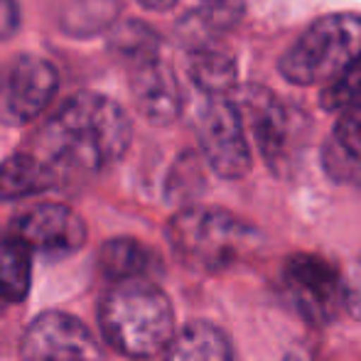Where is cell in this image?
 Here are the masks:
<instances>
[{
	"mask_svg": "<svg viewBox=\"0 0 361 361\" xmlns=\"http://www.w3.org/2000/svg\"><path fill=\"white\" fill-rule=\"evenodd\" d=\"M32 283V248L18 236H0V295L8 302L27 298Z\"/></svg>",
	"mask_w": 361,
	"mask_h": 361,
	"instance_id": "cell-18",
	"label": "cell"
},
{
	"mask_svg": "<svg viewBox=\"0 0 361 361\" xmlns=\"http://www.w3.org/2000/svg\"><path fill=\"white\" fill-rule=\"evenodd\" d=\"M62 175L35 150L13 152L0 162V202H18L54 190Z\"/></svg>",
	"mask_w": 361,
	"mask_h": 361,
	"instance_id": "cell-13",
	"label": "cell"
},
{
	"mask_svg": "<svg viewBox=\"0 0 361 361\" xmlns=\"http://www.w3.org/2000/svg\"><path fill=\"white\" fill-rule=\"evenodd\" d=\"M138 3L143 5L145 10H152V13H165V10H170L177 0H138Z\"/></svg>",
	"mask_w": 361,
	"mask_h": 361,
	"instance_id": "cell-24",
	"label": "cell"
},
{
	"mask_svg": "<svg viewBox=\"0 0 361 361\" xmlns=\"http://www.w3.org/2000/svg\"><path fill=\"white\" fill-rule=\"evenodd\" d=\"M111 47H114V52L118 57H123L128 64H133L145 57H152V54H160V39H157V35L147 25L133 20V23H126L114 35Z\"/></svg>",
	"mask_w": 361,
	"mask_h": 361,
	"instance_id": "cell-20",
	"label": "cell"
},
{
	"mask_svg": "<svg viewBox=\"0 0 361 361\" xmlns=\"http://www.w3.org/2000/svg\"><path fill=\"white\" fill-rule=\"evenodd\" d=\"M18 30H20L18 0H0V42L15 37Z\"/></svg>",
	"mask_w": 361,
	"mask_h": 361,
	"instance_id": "cell-22",
	"label": "cell"
},
{
	"mask_svg": "<svg viewBox=\"0 0 361 361\" xmlns=\"http://www.w3.org/2000/svg\"><path fill=\"white\" fill-rule=\"evenodd\" d=\"M118 10V0H69L59 13V27L72 37H91L114 25Z\"/></svg>",
	"mask_w": 361,
	"mask_h": 361,
	"instance_id": "cell-19",
	"label": "cell"
},
{
	"mask_svg": "<svg viewBox=\"0 0 361 361\" xmlns=\"http://www.w3.org/2000/svg\"><path fill=\"white\" fill-rule=\"evenodd\" d=\"M165 361H236L228 337L212 322H190L172 337Z\"/></svg>",
	"mask_w": 361,
	"mask_h": 361,
	"instance_id": "cell-16",
	"label": "cell"
},
{
	"mask_svg": "<svg viewBox=\"0 0 361 361\" xmlns=\"http://www.w3.org/2000/svg\"><path fill=\"white\" fill-rule=\"evenodd\" d=\"M167 243L185 268L224 273L241 266L261 246L253 224L216 207H187L167 221Z\"/></svg>",
	"mask_w": 361,
	"mask_h": 361,
	"instance_id": "cell-3",
	"label": "cell"
},
{
	"mask_svg": "<svg viewBox=\"0 0 361 361\" xmlns=\"http://www.w3.org/2000/svg\"><path fill=\"white\" fill-rule=\"evenodd\" d=\"M243 118L256 140L266 167L276 177H290L298 170L310 138V118L266 86H246L238 101Z\"/></svg>",
	"mask_w": 361,
	"mask_h": 361,
	"instance_id": "cell-5",
	"label": "cell"
},
{
	"mask_svg": "<svg viewBox=\"0 0 361 361\" xmlns=\"http://www.w3.org/2000/svg\"><path fill=\"white\" fill-rule=\"evenodd\" d=\"M243 15V8L228 0H207V5L190 10L185 18H180L175 35L185 47L200 49L212 47L216 39L231 32Z\"/></svg>",
	"mask_w": 361,
	"mask_h": 361,
	"instance_id": "cell-15",
	"label": "cell"
},
{
	"mask_svg": "<svg viewBox=\"0 0 361 361\" xmlns=\"http://www.w3.org/2000/svg\"><path fill=\"white\" fill-rule=\"evenodd\" d=\"M187 74L192 84L207 96H226L236 86V62L228 52L212 47L192 49L187 59Z\"/></svg>",
	"mask_w": 361,
	"mask_h": 361,
	"instance_id": "cell-17",
	"label": "cell"
},
{
	"mask_svg": "<svg viewBox=\"0 0 361 361\" xmlns=\"http://www.w3.org/2000/svg\"><path fill=\"white\" fill-rule=\"evenodd\" d=\"M10 233L44 256H72L86 243V224L64 204H37L10 221Z\"/></svg>",
	"mask_w": 361,
	"mask_h": 361,
	"instance_id": "cell-10",
	"label": "cell"
},
{
	"mask_svg": "<svg viewBox=\"0 0 361 361\" xmlns=\"http://www.w3.org/2000/svg\"><path fill=\"white\" fill-rule=\"evenodd\" d=\"M99 324L106 342L128 359H150L175 337V310L155 281H118L104 295Z\"/></svg>",
	"mask_w": 361,
	"mask_h": 361,
	"instance_id": "cell-2",
	"label": "cell"
},
{
	"mask_svg": "<svg viewBox=\"0 0 361 361\" xmlns=\"http://www.w3.org/2000/svg\"><path fill=\"white\" fill-rule=\"evenodd\" d=\"M347 312L361 319V256L354 261L352 273L347 276Z\"/></svg>",
	"mask_w": 361,
	"mask_h": 361,
	"instance_id": "cell-23",
	"label": "cell"
},
{
	"mask_svg": "<svg viewBox=\"0 0 361 361\" xmlns=\"http://www.w3.org/2000/svg\"><path fill=\"white\" fill-rule=\"evenodd\" d=\"M5 305H10V302H8V300H5V298H3V295H0V314H3V312H5Z\"/></svg>",
	"mask_w": 361,
	"mask_h": 361,
	"instance_id": "cell-25",
	"label": "cell"
},
{
	"mask_svg": "<svg viewBox=\"0 0 361 361\" xmlns=\"http://www.w3.org/2000/svg\"><path fill=\"white\" fill-rule=\"evenodd\" d=\"M361 59V15L332 13L317 18L278 62L295 86H327Z\"/></svg>",
	"mask_w": 361,
	"mask_h": 361,
	"instance_id": "cell-4",
	"label": "cell"
},
{
	"mask_svg": "<svg viewBox=\"0 0 361 361\" xmlns=\"http://www.w3.org/2000/svg\"><path fill=\"white\" fill-rule=\"evenodd\" d=\"M281 293L310 324H329L347 312V278L314 253H293L281 268Z\"/></svg>",
	"mask_w": 361,
	"mask_h": 361,
	"instance_id": "cell-6",
	"label": "cell"
},
{
	"mask_svg": "<svg viewBox=\"0 0 361 361\" xmlns=\"http://www.w3.org/2000/svg\"><path fill=\"white\" fill-rule=\"evenodd\" d=\"M243 114L226 96H207L195 121L197 143L212 172L221 180H241L251 172V145L243 128Z\"/></svg>",
	"mask_w": 361,
	"mask_h": 361,
	"instance_id": "cell-7",
	"label": "cell"
},
{
	"mask_svg": "<svg viewBox=\"0 0 361 361\" xmlns=\"http://www.w3.org/2000/svg\"><path fill=\"white\" fill-rule=\"evenodd\" d=\"M20 361H104L94 334L67 312H42L27 324Z\"/></svg>",
	"mask_w": 361,
	"mask_h": 361,
	"instance_id": "cell-9",
	"label": "cell"
},
{
	"mask_svg": "<svg viewBox=\"0 0 361 361\" xmlns=\"http://www.w3.org/2000/svg\"><path fill=\"white\" fill-rule=\"evenodd\" d=\"M59 91V74L39 54H18L0 72V123L18 128L37 121Z\"/></svg>",
	"mask_w": 361,
	"mask_h": 361,
	"instance_id": "cell-8",
	"label": "cell"
},
{
	"mask_svg": "<svg viewBox=\"0 0 361 361\" xmlns=\"http://www.w3.org/2000/svg\"><path fill=\"white\" fill-rule=\"evenodd\" d=\"M322 165L334 182L361 187V106L339 111L324 143Z\"/></svg>",
	"mask_w": 361,
	"mask_h": 361,
	"instance_id": "cell-12",
	"label": "cell"
},
{
	"mask_svg": "<svg viewBox=\"0 0 361 361\" xmlns=\"http://www.w3.org/2000/svg\"><path fill=\"white\" fill-rule=\"evenodd\" d=\"M319 101H322V109L334 111V114L352 109V106H361V59L344 74H339L332 84L324 86Z\"/></svg>",
	"mask_w": 361,
	"mask_h": 361,
	"instance_id": "cell-21",
	"label": "cell"
},
{
	"mask_svg": "<svg viewBox=\"0 0 361 361\" xmlns=\"http://www.w3.org/2000/svg\"><path fill=\"white\" fill-rule=\"evenodd\" d=\"M133 106L152 126H170L182 116L185 94L177 74L160 54H152L130 64L128 76Z\"/></svg>",
	"mask_w": 361,
	"mask_h": 361,
	"instance_id": "cell-11",
	"label": "cell"
},
{
	"mask_svg": "<svg viewBox=\"0 0 361 361\" xmlns=\"http://www.w3.org/2000/svg\"><path fill=\"white\" fill-rule=\"evenodd\" d=\"M99 268L109 281H135V278H155L162 276V261L150 246L138 238H111L99 251Z\"/></svg>",
	"mask_w": 361,
	"mask_h": 361,
	"instance_id": "cell-14",
	"label": "cell"
},
{
	"mask_svg": "<svg viewBox=\"0 0 361 361\" xmlns=\"http://www.w3.org/2000/svg\"><path fill=\"white\" fill-rule=\"evenodd\" d=\"M130 140L133 126L123 106L99 91H79L44 121L35 135V152L67 180L114 167Z\"/></svg>",
	"mask_w": 361,
	"mask_h": 361,
	"instance_id": "cell-1",
	"label": "cell"
}]
</instances>
